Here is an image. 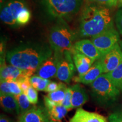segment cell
Instances as JSON below:
<instances>
[{"label": "cell", "mask_w": 122, "mask_h": 122, "mask_svg": "<svg viewBox=\"0 0 122 122\" xmlns=\"http://www.w3.org/2000/svg\"><path fill=\"white\" fill-rule=\"evenodd\" d=\"M19 104L20 114L22 115L31 108V105L26 94L22 93L19 95L15 96Z\"/></svg>", "instance_id": "obj_24"}, {"label": "cell", "mask_w": 122, "mask_h": 122, "mask_svg": "<svg viewBox=\"0 0 122 122\" xmlns=\"http://www.w3.org/2000/svg\"><path fill=\"white\" fill-rule=\"evenodd\" d=\"M10 119L9 118V117H7V116L5 115H1V118H0V122H10Z\"/></svg>", "instance_id": "obj_34"}, {"label": "cell", "mask_w": 122, "mask_h": 122, "mask_svg": "<svg viewBox=\"0 0 122 122\" xmlns=\"http://www.w3.org/2000/svg\"><path fill=\"white\" fill-rule=\"evenodd\" d=\"M68 110L62 105L58 104L48 111L50 118L54 121H59L66 115Z\"/></svg>", "instance_id": "obj_22"}, {"label": "cell", "mask_w": 122, "mask_h": 122, "mask_svg": "<svg viewBox=\"0 0 122 122\" xmlns=\"http://www.w3.org/2000/svg\"><path fill=\"white\" fill-rule=\"evenodd\" d=\"M26 94L30 103L32 105H35L38 102V93L37 90L30 85L27 91Z\"/></svg>", "instance_id": "obj_28"}, {"label": "cell", "mask_w": 122, "mask_h": 122, "mask_svg": "<svg viewBox=\"0 0 122 122\" xmlns=\"http://www.w3.org/2000/svg\"><path fill=\"white\" fill-rule=\"evenodd\" d=\"M1 81L18 82L23 79L30 77L32 75L13 65H7L4 58L1 59Z\"/></svg>", "instance_id": "obj_10"}, {"label": "cell", "mask_w": 122, "mask_h": 122, "mask_svg": "<svg viewBox=\"0 0 122 122\" xmlns=\"http://www.w3.org/2000/svg\"><path fill=\"white\" fill-rule=\"evenodd\" d=\"M115 23L117 28L122 35V7L117 11L115 15Z\"/></svg>", "instance_id": "obj_30"}, {"label": "cell", "mask_w": 122, "mask_h": 122, "mask_svg": "<svg viewBox=\"0 0 122 122\" xmlns=\"http://www.w3.org/2000/svg\"><path fill=\"white\" fill-rule=\"evenodd\" d=\"M50 122H59L58 121H54V120H51Z\"/></svg>", "instance_id": "obj_37"}, {"label": "cell", "mask_w": 122, "mask_h": 122, "mask_svg": "<svg viewBox=\"0 0 122 122\" xmlns=\"http://www.w3.org/2000/svg\"><path fill=\"white\" fill-rule=\"evenodd\" d=\"M108 120L109 122H122V111H116L110 114Z\"/></svg>", "instance_id": "obj_31"}, {"label": "cell", "mask_w": 122, "mask_h": 122, "mask_svg": "<svg viewBox=\"0 0 122 122\" xmlns=\"http://www.w3.org/2000/svg\"><path fill=\"white\" fill-rule=\"evenodd\" d=\"M74 48L79 52L94 61L98 60L102 54L91 40L84 39L75 42Z\"/></svg>", "instance_id": "obj_13"}, {"label": "cell", "mask_w": 122, "mask_h": 122, "mask_svg": "<svg viewBox=\"0 0 122 122\" xmlns=\"http://www.w3.org/2000/svg\"><path fill=\"white\" fill-rule=\"evenodd\" d=\"M26 7L22 0H11L1 9L0 18L4 23L10 26H18L16 22L18 14L22 9Z\"/></svg>", "instance_id": "obj_8"}, {"label": "cell", "mask_w": 122, "mask_h": 122, "mask_svg": "<svg viewBox=\"0 0 122 122\" xmlns=\"http://www.w3.org/2000/svg\"><path fill=\"white\" fill-rule=\"evenodd\" d=\"M20 122H50L51 118L48 110L45 107L41 106L32 107L21 115Z\"/></svg>", "instance_id": "obj_11"}, {"label": "cell", "mask_w": 122, "mask_h": 122, "mask_svg": "<svg viewBox=\"0 0 122 122\" xmlns=\"http://www.w3.org/2000/svg\"><path fill=\"white\" fill-rule=\"evenodd\" d=\"M81 0H41L46 13L51 17L62 19L77 13L81 5Z\"/></svg>", "instance_id": "obj_5"}, {"label": "cell", "mask_w": 122, "mask_h": 122, "mask_svg": "<svg viewBox=\"0 0 122 122\" xmlns=\"http://www.w3.org/2000/svg\"><path fill=\"white\" fill-rule=\"evenodd\" d=\"M30 19V12L27 7H24L18 14L16 22L18 25H23L28 23Z\"/></svg>", "instance_id": "obj_25"}, {"label": "cell", "mask_w": 122, "mask_h": 122, "mask_svg": "<svg viewBox=\"0 0 122 122\" xmlns=\"http://www.w3.org/2000/svg\"><path fill=\"white\" fill-rule=\"evenodd\" d=\"M76 37V34L67 24L60 22L50 30L49 42L54 51H70L73 48Z\"/></svg>", "instance_id": "obj_4"}, {"label": "cell", "mask_w": 122, "mask_h": 122, "mask_svg": "<svg viewBox=\"0 0 122 122\" xmlns=\"http://www.w3.org/2000/svg\"><path fill=\"white\" fill-rule=\"evenodd\" d=\"M72 92V109L82 106L88 100V96L85 89L79 84L71 86Z\"/></svg>", "instance_id": "obj_18"}, {"label": "cell", "mask_w": 122, "mask_h": 122, "mask_svg": "<svg viewBox=\"0 0 122 122\" xmlns=\"http://www.w3.org/2000/svg\"><path fill=\"white\" fill-rule=\"evenodd\" d=\"M120 47H121V48L122 49V40L120 42Z\"/></svg>", "instance_id": "obj_36"}, {"label": "cell", "mask_w": 122, "mask_h": 122, "mask_svg": "<svg viewBox=\"0 0 122 122\" xmlns=\"http://www.w3.org/2000/svg\"><path fill=\"white\" fill-rule=\"evenodd\" d=\"M103 73V68L100 61L94 62L89 70L82 75H78L73 77L72 80L75 82L84 84H92Z\"/></svg>", "instance_id": "obj_12"}, {"label": "cell", "mask_w": 122, "mask_h": 122, "mask_svg": "<svg viewBox=\"0 0 122 122\" xmlns=\"http://www.w3.org/2000/svg\"><path fill=\"white\" fill-rule=\"evenodd\" d=\"M59 88V83H56L55 81L50 82V83L49 84L48 86H47L46 89L45 91L46 92L48 93H51L55 92Z\"/></svg>", "instance_id": "obj_33"}, {"label": "cell", "mask_w": 122, "mask_h": 122, "mask_svg": "<svg viewBox=\"0 0 122 122\" xmlns=\"http://www.w3.org/2000/svg\"><path fill=\"white\" fill-rule=\"evenodd\" d=\"M44 104H45V107L48 110H50V109H52L53 107L58 105V103L54 101L51 100L48 96H44ZM60 105V104H59Z\"/></svg>", "instance_id": "obj_32"}, {"label": "cell", "mask_w": 122, "mask_h": 122, "mask_svg": "<svg viewBox=\"0 0 122 122\" xmlns=\"http://www.w3.org/2000/svg\"><path fill=\"white\" fill-rule=\"evenodd\" d=\"M52 49L46 44L28 42L9 50L6 58L10 65L33 75L44 61L52 56Z\"/></svg>", "instance_id": "obj_1"}, {"label": "cell", "mask_w": 122, "mask_h": 122, "mask_svg": "<svg viewBox=\"0 0 122 122\" xmlns=\"http://www.w3.org/2000/svg\"><path fill=\"white\" fill-rule=\"evenodd\" d=\"M70 51L72 54L73 61L79 75H82L87 72L95 62L93 59L79 52L74 47L71 49Z\"/></svg>", "instance_id": "obj_14"}, {"label": "cell", "mask_w": 122, "mask_h": 122, "mask_svg": "<svg viewBox=\"0 0 122 122\" xmlns=\"http://www.w3.org/2000/svg\"><path fill=\"white\" fill-rule=\"evenodd\" d=\"M0 102L1 107L6 112L9 113L20 114V109L15 96L9 94H1Z\"/></svg>", "instance_id": "obj_17"}, {"label": "cell", "mask_w": 122, "mask_h": 122, "mask_svg": "<svg viewBox=\"0 0 122 122\" xmlns=\"http://www.w3.org/2000/svg\"><path fill=\"white\" fill-rule=\"evenodd\" d=\"M91 40L102 54L107 53L118 44L119 41V34L115 28H112L92 37Z\"/></svg>", "instance_id": "obj_7"}, {"label": "cell", "mask_w": 122, "mask_h": 122, "mask_svg": "<svg viewBox=\"0 0 122 122\" xmlns=\"http://www.w3.org/2000/svg\"><path fill=\"white\" fill-rule=\"evenodd\" d=\"M106 74L112 84L122 92V62L115 70Z\"/></svg>", "instance_id": "obj_20"}, {"label": "cell", "mask_w": 122, "mask_h": 122, "mask_svg": "<svg viewBox=\"0 0 122 122\" xmlns=\"http://www.w3.org/2000/svg\"><path fill=\"white\" fill-rule=\"evenodd\" d=\"M103 68V73L107 74L115 69L122 62V49L118 43L99 59Z\"/></svg>", "instance_id": "obj_9"}, {"label": "cell", "mask_w": 122, "mask_h": 122, "mask_svg": "<svg viewBox=\"0 0 122 122\" xmlns=\"http://www.w3.org/2000/svg\"><path fill=\"white\" fill-rule=\"evenodd\" d=\"M1 94H9L14 96L19 95L22 92L17 82L14 81H1Z\"/></svg>", "instance_id": "obj_19"}, {"label": "cell", "mask_w": 122, "mask_h": 122, "mask_svg": "<svg viewBox=\"0 0 122 122\" xmlns=\"http://www.w3.org/2000/svg\"><path fill=\"white\" fill-rule=\"evenodd\" d=\"M72 92L71 87L67 88L66 92L65 97L62 102V105L67 109L68 110L72 109Z\"/></svg>", "instance_id": "obj_26"}, {"label": "cell", "mask_w": 122, "mask_h": 122, "mask_svg": "<svg viewBox=\"0 0 122 122\" xmlns=\"http://www.w3.org/2000/svg\"><path fill=\"white\" fill-rule=\"evenodd\" d=\"M20 122V121H19H19H18V122Z\"/></svg>", "instance_id": "obj_38"}, {"label": "cell", "mask_w": 122, "mask_h": 122, "mask_svg": "<svg viewBox=\"0 0 122 122\" xmlns=\"http://www.w3.org/2000/svg\"><path fill=\"white\" fill-rule=\"evenodd\" d=\"M54 56L57 63L56 77L61 81L68 84L74 77L76 68L71 51H54Z\"/></svg>", "instance_id": "obj_6"}, {"label": "cell", "mask_w": 122, "mask_h": 122, "mask_svg": "<svg viewBox=\"0 0 122 122\" xmlns=\"http://www.w3.org/2000/svg\"><path fill=\"white\" fill-rule=\"evenodd\" d=\"M30 77H26V78L23 79L17 82L19 84V86L20 88L21 91L22 93L26 94L27 91H28V88L31 85L30 83Z\"/></svg>", "instance_id": "obj_29"}, {"label": "cell", "mask_w": 122, "mask_h": 122, "mask_svg": "<svg viewBox=\"0 0 122 122\" xmlns=\"http://www.w3.org/2000/svg\"><path fill=\"white\" fill-rule=\"evenodd\" d=\"M30 80L32 86L37 91L44 92L50 82L49 79H43L37 75L32 76L30 77Z\"/></svg>", "instance_id": "obj_23"}, {"label": "cell", "mask_w": 122, "mask_h": 122, "mask_svg": "<svg viewBox=\"0 0 122 122\" xmlns=\"http://www.w3.org/2000/svg\"><path fill=\"white\" fill-rule=\"evenodd\" d=\"M57 72V61L53 55V56L44 61L39 67L36 71V75L43 79H49L56 76Z\"/></svg>", "instance_id": "obj_16"}, {"label": "cell", "mask_w": 122, "mask_h": 122, "mask_svg": "<svg viewBox=\"0 0 122 122\" xmlns=\"http://www.w3.org/2000/svg\"><path fill=\"white\" fill-rule=\"evenodd\" d=\"M67 88L66 87V85L65 83L60 82L59 83L58 89L53 92L49 93L48 96L51 100L54 101L58 104L62 105L65 98Z\"/></svg>", "instance_id": "obj_21"}, {"label": "cell", "mask_w": 122, "mask_h": 122, "mask_svg": "<svg viewBox=\"0 0 122 122\" xmlns=\"http://www.w3.org/2000/svg\"><path fill=\"white\" fill-rule=\"evenodd\" d=\"M91 88L92 97L102 106L112 105L117 100L120 93L106 74L101 75L91 84Z\"/></svg>", "instance_id": "obj_3"}, {"label": "cell", "mask_w": 122, "mask_h": 122, "mask_svg": "<svg viewBox=\"0 0 122 122\" xmlns=\"http://www.w3.org/2000/svg\"><path fill=\"white\" fill-rule=\"evenodd\" d=\"M88 2L107 7H112L117 6L118 0H87Z\"/></svg>", "instance_id": "obj_27"}, {"label": "cell", "mask_w": 122, "mask_h": 122, "mask_svg": "<svg viewBox=\"0 0 122 122\" xmlns=\"http://www.w3.org/2000/svg\"><path fill=\"white\" fill-rule=\"evenodd\" d=\"M118 7L121 8L122 7V0H118V4H117Z\"/></svg>", "instance_id": "obj_35"}, {"label": "cell", "mask_w": 122, "mask_h": 122, "mask_svg": "<svg viewBox=\"0 0 122 122\" xmlns=\"http://www.w3.org/2000/svg\"><path fill=\"white\" fill-rule=\"evenodd\" d=\"M70 122H108L103 115L96 112H89L82 109H78L75 115L70 119Z\"/></svg>", "instance_id": "obj_15"}, {"label": "cell", "mask_w": 122, "mask_h": 122, "mask_svg": "<svg viewBox=\"0 0 122 122\" xmlns=\"http://www.w3.org/2000/svg\"><path fill=\"white\" fill-rule=\"evenodd\" d=\"M114 27L109 7L96 4L86 5L80 18L81 37H93Z\"/></svg>", "instance_id": "obj_2"}]
</instances>
